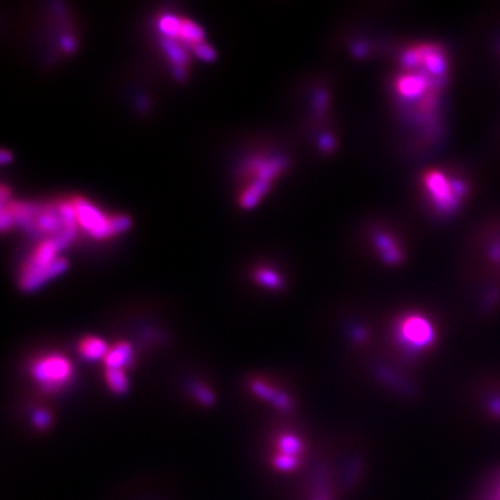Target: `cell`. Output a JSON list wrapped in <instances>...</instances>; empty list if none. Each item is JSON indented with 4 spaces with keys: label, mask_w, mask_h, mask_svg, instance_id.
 <instances>
[{
    "label": "cell",
    "mask_w": 500,
    "mask_h": 500,
    "mask_svg": "<svg viewBox=\"0 0 500 500\" xmlns=\"http://www.w3.org/2000/svg\"><path fill=\"white\" fill-rule=\"evenodd\" d=\"M192 50H193V53H195V56L197 59H200V60H203L206 63H211L217 57L215 50L206 42H200V43L192 46Z\"/></svg>",
    "instance_id": "obj_22"
},
{
    "label": "cell",
    "mask_w": 500,
    "mask_h": 500,
    "mask_svg": "<svg viewBox=\"0 0 500 500\" xmlns=\"http://www.w3.org/2000/svg\"><path fill=\"white\" fill-rule=\"evenodd\" d=\"M423 185L434 207L439 213H452L467 193V186L463 181L448 176L446 174L432 169L423 178Z\"/></svg>",
    "instance_id": "obj_4"
},
{
    "label": "cell",
    "mask_w": 500,
    "mask_h": 500,
    "mask_svg": "<svg viewBox=\"0 0 500 500\" xmlns=\"http://www.w3.org/2000/svg\"><path fill=\"white\" fill-rule=\"evenodd\" d=\"M377 245H379V249L382 252V257L388 262V263H397L400 260V252L399 249L395 246V243L391 241V238L384 236V235H378L377 238Z\"/></svg>",
    "instance_id": "obj_19"
},
{
    "label": "cell",
    "mask_w": 500,
    "mask_h": 500,
    "mask_svg": "<svg viewBox=\"0 0 500 500\" xmlns=\"http://www.w3.org/2000/svg\"><path fill=\"white\" fill-rule=\"evenodd\" d=\"M288 160L282 156H274V158H259L253 159L249 165V168L256 175V179H263L267 182H271L280 172L287 167Z\"/></svg>",
    "instance_id": "obj_8"
},
{
    "label": "cell",
    "mask_w": 500,
    "mask_h": 500,
    "mask_svg": "<svg viewBox=\"0 0 500 500\" xmlns=\"http://www.w3.org/2000/svg\"><path fill=\"white\" fill-rule=\"evenodd\" d=\"M181 40H183L188 45H197L200 42H204V31L200 25H197L196 22L190 21V20H182L181 24V31H179V36Z\"/></svg>",
    "instance_id": "obj_16"
},
{
    "label": "cell",
    "mask_w": 500,
    "mask_h": 500,
    "mask_svg": "<svg viewBox=\"0 0 500 500\" xmlns=\"http://www.w3.org/2000/svg\"><path fill=\"white\" fill-rule=\"evenodd\" d=\"M53 417L49 410L46 409H35L32 413V424L35 428L45 431L52 425Z\"/></svg>",
    "instance_id": "obj_21"
},
{
    "label": "cell",
    "mask_w": 500,
    "mask_h": 500,
    "mask_svg": "<svg viewBox=\"0 0 500 500\" xmlns=\"http://www.w3.org/2000/svg\"><path fill=\"white\" fill-rule=\"evenodd\" d=\"M78 225L86 231L95 239H106L113 236V227H112V217H107L102 210L93 206L91 202L79 197L73 202Z\"/></svg>",
    "instance_id": "obj_5"
},
{
    "label": "cell",
    "mask_w": 500,
    "mask_h": 500,
    "mask_svg": "<svg viewBox=\"0 0 500 500\" xmlns=\"http://www.w3.org/2000/svg\"><path fill=\"white\" fill-rule=\"evenodd\" d=\"M181 24H182V20L178 18L176 15L165 14V15L160 17V20L158 22V26H159V31L162 32L163 38L176 39L179 36Z\"/></svg>",
    "instance_id": "obj_18"
},
{
    "label": "cell",
    "mask_w": 500,
    "mask_h": 500,
    "mask_svg": "<svg viewBox=\"0 0 500 500\" xmlns=\"http://www.w3.org/2000/svg\"><path fill=\"white\" fill-rule=\"evenodd\" d=\"M403 73L395 81L402 109L417 121H432L446 78V57L435 45H418L402 56Z\"/></svg>",
    "instance_id": "obj_1"
},
{
    "label": "cell",
    "mask_w": 500,
    "mask_h": 500,
    "mask_svg": "<svg viewBox=\"0 0 500 500\" xmlns=\"http://www.w3.org/2000/svg\"><path fill=\"white\" fill-rule=\"evenodd\" d=\"M60 46H61V49H63L64 52L73 53V52L77 49V42H75V39H74L71 35H64V36H61V39H60Z\"/></svg>",
    "instance_id": "obj_25"
},
{
    "label": "cell",
    "mask_w": 500,
    "mask_h": 500,
    "mask_svg": "<svg viewBox=\"0 0 500 500\" xmlns=\"http://www.w3.org/2000/svg\"><path fill=\"white\" fill-rule=\"evenodd\" d=\"M172 74L178 81H183L186 78V68L183 67H172Z\"/></svg>",
    "instance_id": "obj_26"
},
{
    "label": "cell",
    "mask_w": 500,
    "mask_h": 500,
    "mask_svg": "<svg viewBox=\"0 0 500 500\" xmlns=\"http://www.w3.org/2000/svg\"><path fill=\"white\" fill-rule=\"evenodd\" d=\"M249 389L256 397H259L260 400L268 402L275 409H278L284 413H288L292 410V406H294L292 399L284 391L277 389L267 381L255 378L249 382Z\"/></svg>",
    "instance_id": "obj_7"
},
{
    "label": "cell",
    "mask_w": 500,
    "mask_h": 500,
    "mask_svg": "<svg viewBox=\"0 0 500 500\" xmlns=\"http://www.w3.org/2000/svg\"><path fill=\"white\" fill-rule=\"evenodd\" d=\"M160 46L165 50L169 61L172 63V67L186 68V66L189 63V56H188V52L185 50V47L179 42H176V39L162 38Z\"/></svg>",
    "instance_id": "obj_14"
},
{
    "label": "cell",
    "mask_w": 500,
    "mask_h": 500,
    "mask_svg": "<svg viewBox=\"0 0 500 500\" xmlns=\"http://www.w3.org/2000/svg\"><path fill=\"white\" fill-rule=\"evenodd\" d=\"M14 224H15V220H14L11 211H10L6 206H1V211H0V227H1V231H3V232L8 231Z\"/></svg>",
    "instance_id": "obj_24"
},
{
    "label": "cell",
    "mask_w": 500,
    "mask_h": 500,
    "mask_svg": "<svg viewBox=\"0 0 500 500\" xmlns=\"http://www.w3.org/2000/svg\"><path fill=\"white\" fill-rule=\"evenodd\" d=\"M270 183L271 182L255 178V181L242 192V195L239 197L241 206L246 210L256 207L260 203V200L263 199V196L268 192Z\"/></svg>",
    "instance_id": "obj_13"
},
{
    "label": "cell",
    "mask_w": 500,
    "mask_h": 500,
    "mask_svg": "<svg viewBox=\"0 0 500 500\" xmlns=\"http://www.w3.org/2000/svg\"><path fill=\"white\" fill-rule=\"evenodd\" d=\"M59 253L52 239L39 245L33 256L22 267L20 277L21 291L32 294L61 275L68 268V262L64 257H57Z\"/></svg>",
    "instance_id": "obj_2"
},
{
    "label": "cell",
    "mask_w": 500,
    "mask_h": 500,
    "mask_svg": "<svg viewBox=\"0 0 500 500\" xmlns=\"http://www.w3.org/2000/svg\"><path fill=\"white\" fill-rule=\"evenodd\" d=\"M190 389H192L193 397H195L200 404H203V406H211V404H214L215 396H214L213 391H211L209 386L196 382V384H193V385L190 386Z\"/></svg>",
    "instance_id": "obj_20"
},
{
    "label": "cell",
    "mask_w": 500,
    "mask_h": 500,
    "mask_svg": "<svg viewBox=\"0 0 500 500\" xmlns=\"http://www.w3.org/2000/svg\"><path fill=\"white\" fill-rule=\"evenodd\" d=\"M105 379L109 389L116 395H124L130 389V379L126 370L105 368Z\"/></svg>",
    "instance_id": "obj_15"
},
{
    "label": "cell",
    "mask_w": 500,
    "mask_h": 500,
    "mask_svg": "<svg viewBox=\"0 0 500 500\" xmlns=\"http://www.w3.org/2000/svg\"><path fill=\"white\" fill-rule=\"evenodd\" d=\"M303 453L302 439L292 432H282L277 437L275 441V453L277 456H285L301 462Z\"/></svg>",
    "instance_id": "obj_11"
},
{
    "label": "cell",
    "mask_w": 500,
    "mask_h": 500,
    "mask_svg": "<svg viewBox=\"0 0 500 500\" xmlns=\"http://www.w3.org/2000/svg\"><path fill=\"white\" fill-rule=\"evenodd\" d=\"M29 375L35 384L49 393L66 389L74 378V365L61 353L50 351L36 356L29 364Z\"/></svg>",
    "instance_id": "obj_3"
},
{
    "label": "cell",
    "mask_w": 500,
    "mask_h": 500,
    "mask_svg": "<svg viewBox=\"0 0 500 500\" xmlns=\"http://www.w3.org/2000/svg\"><path fill=\"white\" fill-rule=\"evenodd\" d=\"M132 225V221L130 217L127 215H114L112 217V227H113V234L119 235V234H124L126 231H128Z\"/></svg>",
    "instance_id": "obj_23"
},
{
    "label": "cell",
    "mask_w": 500,
    "mask_h": 500,
    "mask_svg": "<svg viewBox=\"0 0 500 500\" xmlns=\"http://www.w3.org/2000/svg\"><path fill=\"white\" fill-rule=\"evenodd\" d=\"M134 346L128 342H119L110 346L103 364L106 368L127 370L134 361Z\"/></svg>",
    "instance_id": "obj_9"
},
{
    "label": "cell",
    "mask_w": 500,
    "mask_h": 500,
    "mask_svg": "<svg viewBox=\"0 0 500 500\" xmlns=\"http://www.w3.org/2000/svg\"><path fill=\"white\" fill-rule=\"evenodd\" d=\"M35 227L38 232L57 236L63 229V221L59 213V209L45 207L40 209L38 215L35 217Z\"/></svg>",
    "instance_id": "obj_10"
},
{
    "label": "cell",
    "mask_w": 500,
    "mask_h": 500,
    "mask_svg": "<svg viewBox=\"0 0 500 500\" xmlns=\"http://www.w3.org/2000/svg\"><path fill=\"white\" fill-rule=\"evenodd\" d=\"M13 162V155L10 153V152H7V151H1V153H0V163L3 165V166H7L8 163H11Z\"/></svg>",
    "instance_id": "obj_27"
},
{
    "label": "cell",
    "mask_w": 500,
    "mask_h": 500,
    "mask_svg": "<svg viewBox=\"0 0 500 500\" xmlns=\"http://www.w3.org/2000/svg\"><path fill=\"white\" fill-rule=\"evenodd\" d=\"M255 280L259 285L268 288V289H274V291L281 289L284 287L282 277L271 268H259L255 273Z\"/></svg>",
    "instance_id": "obj_17"
},
{
    "label": "cell",
    "mask_w": 500,
    "mask_h": 500,
    "mask_svg": "<svg viewBox=\"0 0 500 500\" xmlns=\"http://www.w3.org/2000/svg\"><path fill=\"white\" fill-rule=\"evenodd\" d=\"M110 346L98 336H86L78 344V353L88 361L105 360Z\"/></svg>",
    "instance_id": "obj_12"
},
{
    "label": "cell",
    "mask_w": 500,
    "mask_h": 500,
    "mask_svg": "<svg viewBox=\"0 0 500 500\" xmlns=\"http://www.w3.org/2000/svg\"><path fill=\"white\" fill-rule=\"evenodd\" d=\"M432 324L421 316L411 315L399 323L397 335L402 344L413 350H423L435 340Z\"/></svg>",
    "instance_id": "obj_6"
}]
</instances>
